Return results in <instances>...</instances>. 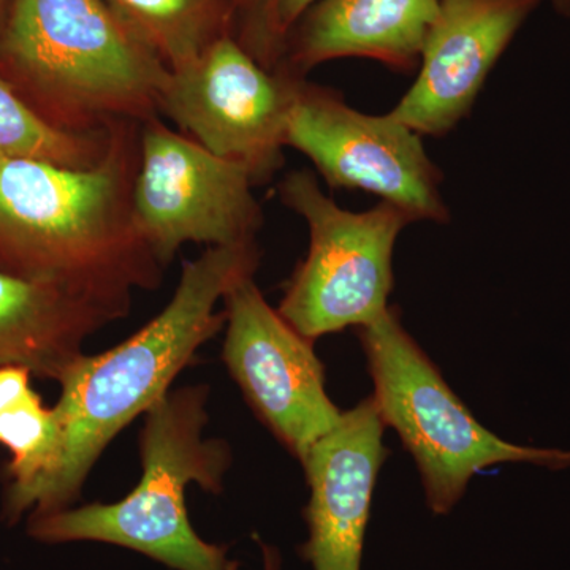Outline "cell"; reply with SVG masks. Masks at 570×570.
Wrapping results in <instances>:
<instances>
[{
	"label": "cell",
	"instance_id": "obj_3",
	"mask_svg": "<svg viewBox=\"0 0 570 570\" xmlns=\"http://www.w3.org/2000/svg\"><path fill=\"white\" fill-rule=\"evenodd\" d=\"M170 73L105 0H11L0 77L58 129L157 118Z\"/></svg>",
	"mask_w": 570,
	"mask_h": 570
},
{
	"label": "cell",
	"instance_id": "obj_20",
	"mask_svg": "<svg viewBox=\"0 0 570 570\" xmlns=\"http://www.w3.org/2000/svg\"><path fill=\"white\" fill-rule=\"evenodd\" d=\"M550 3L560 17L570 21V0H550Z\"/></svg>",
	"mask_w": 570,
	"mask_h": 570
},
{
	"label": "cell",
	"instance_id": "obj_4",
	"mask_svg": "<svg viewBox=\"0 0 570 570\" xmlns=\"http://www.w3.org/2000/svg\"><path fill=\"white\" fill-rule=\"evenodd\" d=\"M206 390L168 392L146 412L142 474L132 493L112 504L67 508L29 519L41 542L96 540L138 551L175 570H228L224 547L205 542L187 515L190 483L220 491L230 464L223 441L205 439Z\"/></svg>",
	"mask_w": 570,
	"mask_h": 570
},
{
	"label": "cell",
	"instance_id": "obj_10",
	"mask_svg": "<svg viewBox=\"0 0 570 570\" xmlns=\"http://www.w3.org/2000/svg\"><path fill=\"white\" fill-rule=\"evenodd\" d=\"M224 362L247 403L273 434L302 460L340 422L313 340L268 305L254 276L224 296Z\"/></svg>",
	"mask_w": 570,
	"mask_h": 570
},
{
	"label": "cell",
	"instance_id": "obj_1",
	"mask_svg": "<svg viewBox=\"0 0 570 570\" xmlns=\"http://www.w3.org/2000/svg\"><path fill=\"white\" fill-rule=\"evenodd\" d=\"M140 154L141 122L121 121L88 170L0 160V273L129 313L135 288L154 291L164 277L134 217Z\"/></svg>",
	"mask_w": 570,
	"mask_h": 570
},
{
	"label": "cell",
	"instance_id": "obj_11",
	"mask_svg": "<svg viewBox=\"0 0 570 570\" xmlns=\"http://www.w3.org/2000/svg\"><path fill=\"white\" fill-rule=\"evenodd\" d=\"M543 0H441L417 80L390 111L419 135L441 138L471 112L491 70Z\"/></svg>",
	"mask_w": 570,
	"mask_h": 570
},
{
	"label": "cell",
	"instance_id": "obj_15",
	"mask_svg": "<svg viewBox=\"0 0 570 570\" xmlns=\"http://www.w3.org/2000/svg\"><path fill=\"white\" fill-rule=\"evenodd\" d=\"M26 367H0V444L10 450V485L3 517L14 523L31 512L33 498L58 471L62 431L55 409L41 403Z\"/></svg>",
	"mask_w": 570,
	"mask_h": 570
},
{
	"label": "cell",
	"instance_id": "obj_8",
	"mask_svg": "<svg viewBox=\"0 0 570 570\" xmlns=\"http://www.w3.org/2000/svg\"><path fill=\"white\" fill-rule=\"evenodd\" d=\"M303 80L266 69L227 36L171 71L159 112L208 151L245 165L262 184L283 167L285 129Z\"/></svg>",
	"mask_w": 570,
	"mask_h": 570
},
{
	"label": "cell",
	"instance_id": "obj_18",
	"mask_svg": "<svg viewBox=\"0 0 570 570\" xmlns=\"http://www.w3.org/2000/svg\"><path fill=\"white\" fill-rule=\"evenodd\" d=\"M276 0H245L235 37L255 61L275 70L281 62V48L273 32Z\"/></svg>",
	"mask_w": 570,
	"mask_h": 570
},
{
	"label": "cell",
	"instance_id": "obj_21",
	"mask_svg": "<svg viewBox=\"0 0 570 570\" xmlns=\"http://www.w3.org/2000/svg\"><path fill=\"white\" fill-rule=\"evenodd\" d=\"M3 24H6V21H3V0H0V33H2Z\"/></svg>",
	"mask_w": 570,
	"mask_h": 570
},
{
	"label": "cell",
	"instance_id": "obj_2",
	"mask_svg": "<svg viewBox=\"0 0 570 570\" xmlns=\"http://www.w3.org/2000/svg\"><path fill=\"white\" fill-rule=\"evenodd\" d=\"M261 264L257 243L208 247L184 262L181 279L159 316L102 354L82 355L59 379L55 409L62 431L58 471L33 498L31 517L70 508L111 439L163 400L206 341L219 333L217 303Z\"/></svg>",
	"mask_w": 570,
	"mask_h": 570
},
{
	"label": "cell",
	"instance_id": "obj_16",
	"mask_svg": "<svg viewBox=\"0 0 570 570\" xmlns=\"http://www.w3.org/2000/svg\"><path fill=\"white\" fill-rule=\"evenodd\" d=\"M171 71L235 36L245 0H105Z\"/></svg>",
	"mask_w": 570,
	"mask_h": 570
},
{
	"label": "cell",
	"instance_id": "obj_6",
	"mask_svg": "<svg viewBox=\"0 0 570 570\" xmlns=\"http://www.w3.org/2000/svg\"><path fill=\"white\" fill-rule=\"evenodd\" d=\"M279 198L306 220L311 236L277 307L281 316L313 341L377 321L390 307L393 250L411 217L385 202L363 213L340 208L306 168L285 176Z\"/></svg>",
	"mask_w": 570,
	"mask_h": 570
},
{
	"label": "cell",
	"instance_id": "obj_9",
	"mask_svg": "<svg viewBox=\"0 0 570 570\" xmlns=\"http://www.w3.org/2000/svg\"><path fill=\"white\" fill-rule=\"evenodd\" d=\"M285 146L305 154L333 189L363 190L400 208L412 223H448L442 174L422 135L390 112L365 115L328 88L302 81L285 129Z\"/></svg>",
	"mask_w": 570,
	"mask_h": 570
},
{
	"label": "cell",
	"instance_id": "obj_5",
	"mask_svg": "<svg viewBox=\"0 0 570 570\" xmlns=\"http://www.w3.org/2000/svg\"><path fill=\"white\" fill-rule=\"evenodd\" d=\"M358 337L379 415L417 463L428 508L438 515L455 508L471 479L494 464L570 471V449L513 444L479 423L404 330L396 307L358 328Z\"/></svg>",
	"mask_w": 570,
	"mask_h": 570
},
{
	"label": "cell",
	"instance_id": "obj_14",
	"mask_svg": "<svg viewBox=\"0 0 570 570\" xmlns=\"http://www.w3.org/2000/svg\"><path fill=\"white\" fill-rule=\"evenodd\" d=\"M126 311L91 295L0 273V367L59 379L85 355V341Z\"/></svg>",
	"mask_w": 570,
	"mask_h": 570
},
{
	"label": "cell",
	"instance_id": "obj_13",
	"mask_svg": "<svg viewBox=\"0 0 570 570\" xmlns=\"http://www.w3.org/2000/svg\"><path fill=\"white\" fill-rule=\"evenodd\" d=\"M441 0H317L284 40L277 70L295 77L341 58L417 69Z\"/></svg>",
	"mask_w": 570,
	"mask_h": 570
},
{
	"label": "cell",
	"instance_id": "obj_22",
	"mask_svg": "<svg viewBox=\"0 0 570 570\" xmlns=\"http://www.w3.org/2000/svg\"><path fill=\"white\" fill-rule=\"evenodd\" d=\"M228 570H236V564H235V562H234V564H232V568H230V569H228Z\"/></svg>",
	"mask_w": 570,
	"mask_h": 570
},
{
	"label": "cell",
	"instance_id": "obj_17",
	"mask_svg": "<svg viewBox=\"0 0 570 570\" xmlns=\"http://www.w3.org/2000/svg\"><path fill=\"white\" fill-rule=\"evenodd\" d=\"M110 148V129L73 134L45 121L0 77V160H29L88 170L102 163Z\"/></svg>",
	"mask_w": 570,
	"mask_h": 570
},
{
	"label": "cell",
	"instance_id": "obj_19",
	"mask_svg": "<svg viewBox=\"0 0 570 570\" xmlns=\"http://www.w3.org/2000/svg\"><path fill=\"white\" fill-rule=\"evenodd\" d=\"M316 2L317 0H276L275 10H273V32L281 48V58H283L285 36Z\"/></svg>",
	"mask_w": 570,
	"mask_h": 570
},
{
	"label": "cell",
	"instance_id": "obj_12",
	"mask_svg": "<svg viewBox=\"0 0 570 570\" xmlns=\"http://www.w3.org/2000/svg\"><path fill=\"white\" fill-rule=\"evenodd\" d=\"M385 428L373 396L367 397L343 412L299 460L311 490L309 539L302 554L314 570H362L371 499L389 455Z\"/></svg>",
	"mask_w": 570,
	"mask_h": 570
},
{
	"label": "cell",
	"instance_id": "obj_7",
	"mask_svg": "<svg viewBox=\"0 0 570 570\" xmlns=\"http://www.w3.org/2000/svg\"><path fill=\"white\" fill-rule=\"evenodd\" d=\"M245 165L224 159L160 121L141 124L140 167L134 186L138 230L164 268L187 243H254L264 212Z\"/></svg>",
	"mask_w": 570,
	"mask_h": 570
}]
</instances>
